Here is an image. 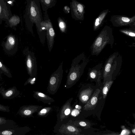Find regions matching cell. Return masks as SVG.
<instances>
[{"label":"cell","mask_w":135,"mask_h":135,"mask_svg":"<svg viewBox=\"0 0 135 135\" xmlns=\"http://www.w3.org/2000/svg\"><path fill=\"white\" fill-rule=\"evenodd\" d=\"M119 31L129 37L135 38V27H130L129 28L121 29L119 30Z\"/></svg>","instance_id":"18"},{"label":"cell","mask_w":135,"mask_h":135,"mask_svg":"<svg viewBox=\"0 0 135 135\" xmlns=\"http://www.w3.org/2000/svg\"><path fill=\"white\" fill-rule=\"evenodd\" d=\"M19 93V91L15 86L9 88L6 90H5L2 86L0 88V94L5 99H13L18 96Z\"/></svg>","instance_id":"11"},{"label":"cell","mask_w":135,"mask_h":135,"mask_svg":"<svg viewBox=\"0 0 135 135\" xmlns=\"http://www.w3.org/2000/svg\"><path fill=\"white\" fill-rule=\"evenodd\" d=\"M38 95L39 96L42 97H45V95L44 94L42 93H38Z\"/></svg>","instance_id":"30"},{"label":"cell","mask_w":135,"mask_h":135,"mask_svg":"<svg viewBox=\"0 0 135 135\" xmlns=\"http://www.w3.org/2000/svg\"></svg>","instance_id":"36"},{"label":"cell","mask_w":135,"mask_h":135,"mask_svg":"<svg viewBox=\"0 0 135 135\" xmlns=\"http://www.w3.org/2000/svg\"><path fill=\"white\" fill-rule=\"evenodd\" d=\"M122 62V57L118 52H115L111 55L102 69L104 79L108 78L118 73L120 69Z\"/></svg>","instance_id":"3"},{"label":"cell","mask_w":135,"mask_h":135,"mask_svg":"<svg viewBox=\"0 0 135 135\" xmlns=\"http://www.w3.org/2000/svg\"><path fill=\"white\" fill-rule=\"evenodd\" d=\"M13 121L4 117H0V131L14 127Z\"/></svg>","instance_id":"15"},{"label":"cell","mask_w":135,"mask_h":135,"mask_svg":"<svg viewBox=\"0 0 135 135\" xmlns=\"http://www.w3.org/2000/svg\"><path fill=\"white\" fill-rule=\"evenodd\" d=\"M89 123L81 121L79 122V124L80 126L82 127H88L90 126V124H89Z\"/></svg>","instance_id":"24"},{"label":"cell","mask_w":135,"mask_h":135,"mask_svg":"<svg viewBox=\"0 0 135 135\" xmlns=\"http://www.w3.org/2000/svg\"><path fill=\"white\" fill-rule=\"evenodd\" d=\"M100 91V89H98L96 90L90 99L84 106L83 108L84 110H90L95 107L98 101V97Z\"/></svg>","instance_id":"12"},{"label":"cell","mask_w":135,"mask_h":135,"mask_svg":"<svg viewBox=\"0 0 135 135\" xmlns=\"http://www.w3.org/2000/svg\"><path fill=\"white\" fill-rule=\"evenodd\" d=\"M113 82V81L112 80L107 81L106 82L103 87L102 91L103 98L104 99L106 98L107 93L112 85Z\"/></svg>","instance_id":"20"},{"label":"cell","mask_w":135,"mask_h":135,"mask_svg":"<svg viewBox=\"0 0 135 135\" xmlns=\"http://www.w3.org/2000/svg\"><path fill=\"white\" fill-rule=\"evenodd\" d=\"M10 6L7 0H0V25L3 21H5L7 24L13 16Z\"/></svg>","instance_id":"10"},{"label":"cell","mask_w":135,"mask_h":135,"mask_svg":"<svg viewBox=\"0 0 135 135\" xmlns=\"http://www.w3.org/2000/svg\"><path fill=\"white\" fill-rule=\"evenodd\" d=\"M13 1H15V0H12Z\"/></svg>","instance_id":"35"},{"label":"cell","mask_w":135,"mask_h":135,"mask_svg":"<svg viewBox=\"0 0 135 135\" xmlns=\"http://www.w3.org/2000/svg\"><path fill=\"white\" fill-rule=\"evenodd\" d=\"M114 42L112 29L106 25L96 38L90 47L91 55H98L107 45H110L112 48Z\"/></svg>","instance_id":"2"},{"label":"cell","mask_w":135,"mask_h":135,"mask_svg":"<svg viewBox=\"0 0 135 135\" xmlns=\"http://www.w3.org/2000/svg\"><path fill=\"white\" fill-rule=\"evenodd\" d=\"M0 111L8 112L10 111L9 107L0 104Z\"/></svg>","instance_id":"23"},{"label":"cell","mask_w":135,"mask_h":135,"mask_svg":"<svg viewBox=\"0 0 135 135\" xmlns=\"http://www.w3.org/2000/svg\"><path fill=\"white\" fill-rule=\"evenodd\" d=\"M25 56V62L27 69L30 75L36 73L37 67L36 59L34 53L29 50L28 47L26 48L23 51Z\"/></svg>","instance_id":"7"},{"label":"cell","mask_w":135,"mask_h":135,"mask_svg":"<svg viewBox=\"0 0 135 135\" xmlns=\"http://www.w3.org/2000/svg\"><path fill=\"white\" fill-rule=\"evenodd\" d=\"M70 112V110L69 109H67L65 111V114L66 115H68Z\"/></svg>","instance_id":"29"},{"label":"cell","mask_w":135,"mask_h":135,"mask_svg":"<svg viewBox=\"0 0 135 135\" xmlns=\"http://www.w3.org/2000/svg\"><path fill=\"white\" fill-rule=\"evenodd\" d=\"M1 73H2L0 71V78H1Z\"/></svg>","instance_id":"34"},{"label":"cell","mask_w":135,"mask_h":135,"mask_svg":"<svg viewBox=\"0 0 135 135\" xmlns=\"http://www.w3.org/2000/svg\"><path fill=\"white\" fill-rule=\"evenodd\" d=\"M46 112V110L45 109H44L41 111V113H45Z\"/></svg>","instance_id":"31"},{"label":"cell","mask_w":135,"mask_h":135,"mask_svg":"<svg viewBox=\"0 0 135 135\" xmlns=\"http://www.w3.org/2000/svg\"><path fill=\"white\" fill-rule=\"evenodd\" d=\"M20 21V18L17 15H13L8 20L7 24L10 27L15 26L19 23Z\"/></svg>","instance_id":"21"},{"label":"cell","mask_w":135,"mask_h":135,"mask_svg":"<svg viewBox=\"0 0 135 135\" xmlns=\"http://www.w3.org/2000/svg\"><path fill=\"white\" fill-rule=\"evenodd\" d=\"M103 64H99L94 67L89 69L88 75L89 78L95 80L100 78L101 74Z\"/></svg>","instance_id":"14"},{"label":"cell","mask_w":135,"mask_h":135,"mask_svg":"<svg viewBox=\"0 0 135 135\" xmlns=\"http://www.w3.org/2000/svg\"><path fill=\"white\" fill-rule=\"evenodd\" d=\"M89 61V58L84 53L80 54L73 60L69 74L71 80L75 81L80 77Z\"/></svg>","instance_id":"4"},{"label":"cell","mask_w":135,"mask_h":135,"mask_svg":"<svg viewBox=\"0 0 135 135\" xmlns=\"http://www.w3.org/2000/svg\"><path fill=\"white\" fill-rule=\"evenodd\" d=\"M121 134V135H126L130 133V132L126 129V128H123Z\"/></svg>","instance_id":"26"},{"label":"cell","mask_w":135,"mask_h":135,"mask_svg":"<svg viewBox=\"0 0 135 135\" xmlns=\"http://www.w3.org/2000/svg\"><path fill=\"white\" fill-rule=\"evenodd\" d=\"M79 112L78 110L76 109H75L73 111L71 114L73 116H76L79 114Z\"/></svg>","instance_id":"27"},{"label":"cell","mask_w":135,"mask_h":135,"mask_svg":"<svg viewBox=\"0 0 135 135\" xmlns=\"http://www.w3.org/2000/svg\"><path fill=\"white\" fill-rule=\"evenodd\" d=\"M108 12V9L103 10L95 19L93 25V29L94 31L99 30L102 26Z\"/></svg>","instance_id":"13"},{"label":"cell","mask_w":135,"mask_h":135,"mask_svg":"<svg viewBox=\"0 0 135 135\" xmlns=\"http://www.w3.org/2000/svg\"><path fill=\"white\" fill-rule=\"evenodd\" d=\"M70 11V8L68 6H65L63 8V11L66 13H69Z\"/></svg>","instance_id":"25"},{"label":"cell","mask_w":135,"mask_h":135,"mask_svg":"<svg viewBox=\"0 0 135 135\" xmlns=\"http://www.w3.org/2000/svg\"><path fill=\"white\" fill-rule=\"evenodd\" d=\"M93 90L89 87L83 90L80 95V99L83 103H86L88 101Z\"/></svg>","instance_id":"17"},{"label":"cell","mask_w":135,"mask_h":135,"mask_svg":"<svg viewBox=\"0 0 135 135\" xmlns=\"http://www.w3.org/2000/svg\"><path fill=\"white\" fill-rule=\"evenodd\" d=\"M132 132L134 133V134H135V129L134 128L132 130Z\"/></svg>","instance_id":"32"},{"label":"cell","mask_w":135,"mask_h":135,"mask_svg":"<svg viewBox=\"0 0 135 135\" xmlns=\"http://www.w3.org/2000/svg\"><path fill=\"white\" fill-rule=\"evenodd\" d=\"M39 0H27L24 15L26 25L28 30L33 33L34 24L36 26L38 33H42L41 24L43 20Z\"/></svg>","instance_id":"1"},{"label":"cell","mask_w":135,"mask_h":135,"mask_svg":"<svg viewBox=\"0 0 135 135\" xmlns=\"http://www.w3.org/2000/svg\"><path fill=\"white\" fill-rule=\"evenodd\" d=\"M70 6L72 18L76 20H84L85 13V6L76 0H71Z\"/></svg>","instance_id":"8"},{"label":"cell","mask_w":135,"mask_h":135,"mask_svg":"<svg viewBox=\"0 0 135 135\" xmlns=\"http://www.w3.org/2000/svg\"><path fill=\"white\" fill-rule=\"evenodd\" d=\"M78 105H77L75 107L76 108H78Z\"/></svg>","instance_id":"33"},{"label":"cell","mask_w":135,"mask_h":135,"mask_svg":"<svg viewBox=\"0 0 135 135\" xmlns=\"http://www.w3.org/2000/svg\"><path fill=\"white\" fill-rule=\"evenodd\" d=\"M113 25L115 27L129 26L135 27V16L129 17L119 15L112 16L110 20Z\"/></svg>","instance_id":"6"},{"label":"cell","mask_w":135,"mask_h":135,"mask_svg":"<svg viewBox=\"0 0 135 135\" xmlns=\"http://www.w3.org/2000/svg\"><path fill=\"white\" fill-rule=\"evenodd\" d=\"M58 24L60 30L64 32L66 28V25L64 21L61 18L59 17L58 19Z\"/></svg>","instance_id":"22"},{"label":"cell","mask_w":135,"mask_h":135,"mask_svg":"<svg viewBox=\"0 0 135 135\" xmlns=\"http://www.w3.org/2000/svg\"><path fill=\"white\" fill-rule=\"evenodd\" d=\"M0 71L8 78H11L12 77L9 69L3 64L0 59Z\"/></svg>","instance_id":"19"},{"label":"cell","mask_w":135,"mask_h":135,"mask_svg":"<svg viewBox=\"0 0 135 135\" xmlns=\"http://www.w3.org/2000/svg\"><path fill=\"white\" fill-rule=\"evenodd\" d=\"M42 9L44 11L54 7L56 4L57 0H39Z\"/></svg>","instance_id":"16"},{"label":"cell","mask_w":135,"mask_h":135,"mask_svg":"<svg viewBox=\"0 0 135 135\" xmlns=\"http://www.w3.org/2000/svg\"><path fill=\"white\" fill-rule=\"evenodd\" d=\"M68 129L71 132H74L76 131L75 128L74 127L69 126L68 127Z\"/></svg>","instance_id":"28"},{"label":"cell","mask_w":135,"mask_h":135,"mask_svg":"<svg viewBox=\"0 0 135 135\" xmlns=\"http://www.w3.org/2000/svg\"><path fill=\"white\" fill-rule=\"evenodd\" d=\"M43 18V20L41 24V29L42 32L43 30L46 31L48 46L50 52L54 44L55 32L47 11L44 12Z\"/></svg>","instance_id":"5"},{"label":"cell","mask_w":135,"mask_h":135,"mask_svg":"<svg viewBox=\"0 0 135 135\" xmlns=\"http://www.w3.org/2000/svg\"><path fill=\"white\" fill-rule=\"evenodd\" d=\"M18 42V40L15 36L10 34L7 37L6 41L2 42V46L6 53L12 55L17 50Z\"/></svg>","instance_id":"9"}]
</instances>
